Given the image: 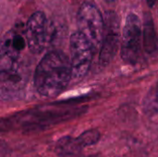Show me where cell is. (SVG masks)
Wrapping results in <instances>:
<instances>
[{
    "label": "cell",
    "mask_w": 158,
    "mask_h": 157,
    "mask_svg": "<svg viewBox=\"0 0 158 157\" xmlns=\"http://www.w3.org/2000/svg\"><path fill=\"white\" fill-rule=\"evenodd\" d=\"M70 81V59L61 51L47 53L35 69L34 87L37 93L44 97L58 96Z\"/></svg>",
    "instance_id": "1"
},
{
    "label": "cell",
    "mask_w": 158,
    "mask_h": 157,
    "mask_svg": "<svg viewBox=\"0 0 158 157\" xmlns=\"http://www.w3.org/2000/svg\"><path fill=\"white\" fill-rule=\"evenodd\" d=\"M77 24L78 31L88 40L94 51L98 50L105 31V20L99 9L92 3H83L77 14Z\"/></svg>",
    "instance_id": "2"
},
{
    "label": "cell",
    "mask_w": 158,
    "mask_h": 157,
    "mask_svg": "<svg viewBox=\"0 0 158 157\" xmlns=\"http://www.w3.org/2000/svg\"><path fill=\"white\" fill-rule=\"evenodd\" d=\"M55 36V26L48 21L42 11H36L29 18L26 30L25 40L31 52L40 54L51 43Z\"/></svg>",
    "instance_id": "3"
},
{
    "label": "cell",
    "mask_w": 158,
    "mask_h": 157,
    "mask_svg": "<svg viewBox=\"0 0 158 157\" xmlns=\"http://www.w3.org/2000/svg\"><path fill=\"white\" fill-rule=\"evenodd\" d=\"M71 81L79 82L88 73L94 56V48L88 40L79 31L74 32L69 39Z\"/></svg>",
    "instance_id": "4"
},
{
    "label": "cell",
    "mask_w": 158,
    "mask_h": 157,
    "mask_svg": "<svg viewBox=\"0 0 158 157\" xmlns=\"http://www.w3.org/2000/svg\"><path fill=\"white\" fill-rule=\"evenodd\" d=\"M142 26L139 18L131 13L127 16L121 40V57L128 64H135L141 53Z\"/></svg>",
    "instance_id": "5"
},
{
    "label": "cell",
    "mask_w": 158,
    "mask_h": 157,
    "mask_svg": "<svg viewBox=\"0 0 158 157\" xmlns=\"http://www.w3.org/2000/svg\"><path fill=\"white\" fill-rule=\"evenodd\" d=\"M119 42V19L114 12H108L105 20V31L100 47L99 62L105 67L115 56Z\"/></svg>",
    "instance_id": "6"
},
{
    "label": "cell",
    "mask_w": 158,
    "mask_h": 157,
    "mask_svg": "<svg viewBox=\"0 0 158 157\" xmlns=\"http://www.w3.org/2000/svg\"><path fill=\"white\" fill-rule=\"evenodd\" d=\"M24 86V71L21 66L0 71V97L15 96Z\"/></svg>",
    "instance_id": "7"
},
{
    "label": "cell",
    "mask_w": 158,
    "mask_h": 157,
    "mask_svg": "<svg viewBox=\"0 0 158 157\" xmlns=\"http://www.w3.org/2000/svg\"><path fill=\"white\" fill-rule=\"evenodd\" d=\"M56 149L60 155H73L78 153L81 148L79 145L77 139L70 137H64L58 141Z\"/></svg>",
    "instance_id": "8"
},
{
    "label": "cell",
    "mask_w": 158,
    "mask_h": 157,
    "mask_svg": "<svg viewBox=\"0 0 158 157\" xmlns=\"http://www.w3.org/2000/svg\"><path fill=\"white\" fill-rule=\"evenodd\" d=\"M144 36V45L145 49L148 52H153L156 48V32L153 25V20L151 19H147L144 24V31H143Z\"/></svg>",
    "instance_id": "9"
},
{
    "label": "cell",
    "mask_w": 158,
    "mask_h": 157,
    "mask_svg": "<svg viewBox=\"0 0 158 157\" xmlns=\"http://www.w3.org/2000/svg\"><path fill=\"white\" fill-rule=\"evenodd\" d=\"M77 139V142L81 148L91 146L95 144L100 139V132L97 130H89L81 134Z\"/></svg>",
    "instance_id": "10"
},
{
    "label": "cell",
    "mask_w": 158,
    "mask_h": 157,
    "mask_svg": "<svg viewBox=\"0 0 158 157\" xmlns=\"http://www.w3.org/2000/svg\"><path fill=\"white\" fill-rule=\"evenodd\" d=\"M156 1L157 0H146V2H147V4H148L149 6H153L156 3Z\"/></svg>",
    "instance_id": "11"
},
{
    "label": "cell",
    "mask_w": 158,
    "mask_h": 157,
    "mask_svg": "<svg viewBox=\"0 0 158 157\" xmlns=\"http://www.w3.org/2000/svg\"><path fill=\"white\" fill-rule=\"evenodd\" d=\"M106 2H107V3H114V2H116L117 0H105Z\"/></svg>",
    "instance_id": "12"
},
{
    "label": "cell",
    "mask_w": 158,
    "mask_h": 157,
    "mask_svg": "<svg viewBox=\"0 0 158 157\" xmlns=\"http://www.w3.org/2000/svg\"><path fill=\"white\" fill-rule=\"evenodd\" d=\"M156 99H157V102H158V83H157V88H156Z\"/></svg>",
    "instance_id": "13"
}]
</instances>
